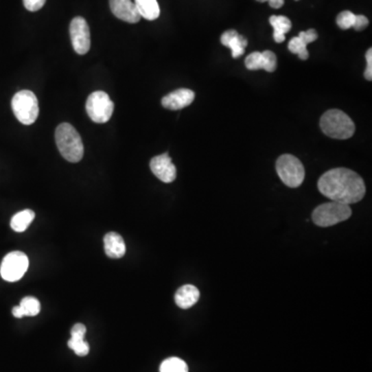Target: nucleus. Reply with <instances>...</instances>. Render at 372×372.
Here are the masks:
<instances>
[{"label": "nucleus", "mask_w": 372, "mask_h": 372, "mask_svg": "<svg viewBox=\"0 0 372 372\" xmlns=\"http://www.w3.org/2000/svg\"><path fill=\"white\" fill-rule=\"evenodd\" d=\"M321 194L338 203H358L366 193L365 183L356 172L345 167H337L326 172L318 182Z\"/></svg>", "instance_id": "f257e3e1"}, {"label": "nucleus", "mask_w": 372, "mask_h": 372, "mask_svg": "<svg viewBox=\"0 0 372 372\" xmlns=\"http://www.w3.org/2000/svg\"><path fill=\"white\" fill-rule=\"evenodd\" d=\"M55 140L59 152L69 163H79L83 159V142L71 124H59L55 132Z\"/></svg>", "instance_id": "f03ea898"}, {"label": "nucleus", "mask_w": 372, "mask_h": 372, "mask_svg": "<svg viewBox=\"0 0 372 372\" xmlns=\"http://www.w3.org/2000/svg\"><path fill=\"white\" fill-rule=\"evenodd\" d=\"M321 128L326 136L337 140H347L355 134L353 120L340 110H329L321 118Z\"/></svg>", "instance_id": "7ed1b4c3"}, {"label": "nucleus", "mask_w": 372, "mask_h": 372, "mask_svg": "<svg viewBox=\"0 0 372 372\" xmlns=\"http://www.w3.org/2000/svg\"><path fill=\"white\" fill-rule=\"evenodd\" d=\"M12 109L16 118L24 126H32L38 119V102L30 90H21L12 100Z\"/></svg>", "instance_id": "20e7f679"}, {"label": "nucleus", "mask_w": 372, "mask_h": 372, "mask_svg": "<svg viewBox=\"0 0 372 372\" xmlns=\"http://www.w3.org/2000/svg\"><path fill=\"white\" fill-rule=\"evenodd\" d=\"M351 216V209L347 204L331 202L318 206L312 212V222L322 228L335 226L339 222L349 220Z\"/></svg>", "instance_id": "39448f33"}, {"label": "nucleus", "mask_w": 372, "mask_h": 372, "mask_svg": "<svg viewBox=\"0 0 372 372\" xmlns=\"http://www.w3.org/2000/svg\"><path fill=\"white\" fill-rule=\"evenodd\" d=\"M276 172L281 181L291 189L299 187L305 178V170L301 161L291 154L281 155L277 159Z\"/></svg>", "instance_id": "423d86ee"}, {"label": "nucleus", "mask_w": 372, "mask_h": 372, "mask_svg": "<svg viewBox=\"0 0 372 372\" xmlns=\"http://www.w3.org/2000/svg\"><path fill=\"white\" fill-rule=\"evenodd\" d=\"M86 112L95 124H106L113 115L114 103L106 92L95 91L88 97Z\"/></svg>", "instance_id": "0eeeda50"}, {"label": "nucleus", "mask_w": 372, "mask_h": 372, "mask_svg": "<svg viewBox=\"0 0 372 372\" xmlns=\"http://www.w3.org/2000/svg\"><path fill=\"white\" fill-rule=\"evenodd\" d=\"M30 267V259L21 251H13L5 255L1 266L0 275L9 283H15L23 277Z\"/></svg>", "instance_id": "6e6552de"}, {"label": "nucleus", "mask_w": 372, "mask_h": 372, "mask_svg": "<svg viewBox=\"0 0 372 372\" xmlns=\"http://www.w3.org/2000/svg\"><path fill=\"white\" fill-rule=\"evenodd\" d=\"M69 34H71V45L75 52L80 55L88 53L91 40H90L89 26L84 18L75 17L71 20Z\"/></svg>", "instance_id": "1a4fd4ad"}, {"label": "nucleus", "mask_w": 372, "mask_h": 372, "mask_svg": "<svg viewBox=\"0 0 372 372\" xmlns=\"http://www.w3.org/2000/svg\"><path fill=\"white\" fill-rule=\"evenodd\" d=\"M150 169L152 173L165 183H171L177 177V170L169 153L153 157L150 161Z\"/></svg>", "instance_id": "9d476101"}, {"label": "nucleus", "mask_w": 372, "mask_h": 372, "mask_svg": "<svg viewBox=\"0 0 372 372\" xmlns=\"http://www.w3.org/2000/svg\"><path fill=\"white\" fill-rule=\"evenodd\" d=\"M245 67L251 71L265 69L266 71L273 73L277 67V58L272 51L253 52L245 59Z\"/></svg>", "instance_id": "9b49d317"}, {"label": "nucleus", "mask_w": 372, "mask_h": 372, "mask_svg": "<svg viewBox=\"0 0 372 372\" xmlns=\"http://www.w3.org/2000/svg\"><path fill=\"white\" fill-rule=\"evenodd\" d=\"M195 92L193 90L181 88L163 97L161 100V105L165 109L177 111L191 105L195 101Z\"/></svg>", "instance_id": "f8f14e48"}, {"label": "nucleus", "mask_w": 372, "mask_h": 372, "mask_svg": "<svg viewBox=\"0 0 372 372\" xmlns=\"http://www.w3.org/2000/svg\"><path fill=\"white\" fill-rule=\"evenodd\" d=\"M110 8L116 18L128 22V23H138L141 16L132 0H110Z\"/></svg>", "instance_id": "ddd939ff"}, {"label": "nucleus", "mask_w": 372, "mask_h": 372, "mask_svg": "<svg viewBox=\"0 0 372 372\" xmlns=\"http://www.w3.org/2000/svg\"><path fill=\"white\" fill-rule=\"evenodd\" d=\"M220 42L224 46L231 49L233 58L235 59L239 58L244 54L245 48L248 44L244 36H240L236 30H233L224 32L220 38Z\"/></svg>", "instance_id": "4468645a"}, {"label": "nucleus", "mask_w": 372, "mask_h": 372, "mask_svg": "<svg viewBox=\"0 0 372 372\" xmlns=\"http://www.w3.org/2000/svg\"><path fill=\"white\" fill-rule=\"evenodd\" d=\"M71 339H69L67 345L69 349L75 351V355L80 357H85L89 353V345L84 340L86 335V327L83 324H75L71 328Z\"/></svg>", "instance_id": "2eb2a0df"}, {"label": "nucleus", "mask_w": 372, "mask_h": 372, "mask_svg": "<svg viewBox=\"0 0 372 372\" xmlns=\"http://www.w3.org/2000/svg\"><path fill=\"white\" fill-rule=\"evenodd\" d=\"M105 253L111 259H120L126 255V246L124 238L115 232H110L104 238Z\"/></svg>", "instance_id": "dca6fc26"}, {"label": "nucleus", "mask_w": 372, "mask_h": 372, "mask_svg": "<svg viewBox=\"0 0 372 372\" xmlns=\"http://www.w3.org/2000/svg\"><path fill=\"white\" fill-rule=\"evenodd\" d=\"M200 299V292L195 286L185 285L178 289L175 294V302L182 310L193 307Z\"/></svg>", "instance_id": "f3484780"}, {"label": "nucleus", "mask_w": 372, "mask_h": 372, "mask_svg": "<svg viewBox=\"0 0 372 372\" xmlns=\"http://www.w3.org/2000/svg\"><path fill=\"white\" fill-rule=\"evenodd\" d=\"M40 312V301L34 297H25L22 299L19 306L14 307L13 316L17 318H22L23 316H36Z\"/></svg>", "instance_id": "a211bd4d"}, {"label": "nucleus", "mask_w": 372, "mask_h": 372, "mask_svg": "<svg viewBox=\"0 0 372 372\" xmlns=\"http://www.w3.org/2000/svg\"><path fill=\"white\" fill-rule=\"evenodd\" d=\"M269 22L274 30V40L276 43H283L286 40V34L291 30V20L285 16H271Z\"/></svg>", "instance_id": "6ab92c4d"}, {"label": "nucleus", "mask_w": 372, "mask_h": 372, "mask_svg": "<svg viewBox=\"0 0 372 372\" xmlns=\"http://www.w3.org/2000/svg\"><path fill=\"white\" fill-rule=\"evenodd\" d=\"M135 5L141 18L149 21L156 20L161 15V9L157 0H135Z\"/></svg>", "instance_id": "aec40b11"}, {"label": "nucleus", "mask_w": 372, "mask_h": 372, "mask_svg": "<svg viewBox=\"0 0 372 372\" xmlns=\"http://www.w3.org/2000/svg\"><path fill=\"white\" fill-rule=\"evenodd\" d=\"M36 218V213L32 210L26 209L23 211L18 212L13 216L11 220V228L15 232L22 233L27 230Z\"/></svg>", "instance_id": "412c9836"}, {"label": "nucleus", "mask_w": 372, "mask_h": 372, "mask_svg": "<svg viewBox=\"0 0 372 372\" xmlns=\"http://www.w3.org/2000/svg\"><path fill=\"white\" fill-rule=\"evenodd\" d=\"M161 372H189V367L183 360L179 358H169L161 363Z\"/></svg>", "instance_id": "4be33fe9"}, {"label": "nucleus", "mask_w": 372, "mask_h": 372, "mask_svg": "<svg viewBox=\"0 0 372 372\" xmlns=\"http://www.w3.org/2000/svg\"><path fill=\"white\" fill-rule=\"evenodd\" d=\"M289 50L294 54H297L301 60H306L310 57L307 50V45L302 42L299 36L292 38L289 43Z\"/></svg>", "instance_id": "5701e85b"}, {"label": "nucleus", "mask_w": 372, "mask_h": 372, "mask_svg": "<svg viewBox=\"0 0 372 372\" xmlns=\"http://www.w3.org/2000/svg\"><path fill=\"white\" fill-rule=\"evenodd\" d=\"M356 21L355 14L351 13L349 11L341 12L338 16H337L336 23L339 28L341 30H347L353 27Z\"/></svg>", "instance_id": "b1692460"}, {"label": "nucleus", "mask_w": 372, "mask_h": 372, "mask_svg": "<svg viewBox=\"0 0 372 372\" xmlns=\"http://www.w3.org/2000/svg\"><path fill=\"white\" fill-rule=\"evenodd\" d=\"M23 3L24 7L28 11L36 12L40 11L44 7L46 0H23Z\"/></svg>", "instance_id": "393cba45"}, {"label": "nucleus", "mask_w": 372, "mask_h": 372, "mask_svg": "<svg viewBox=\"0 0 372 372\" xmlns=\"http://www.w3.org/2000/svg\"><path fill=\"white\" fill-rule=\"evenodd\" d=\"M300 38H301L302 42L304 43V44L308 45L310 44V43H314V40H316V38H318V32H316L314 30H306V32H301L299 34Z\"/></svg>", "instance_id": "a878e982"}, {"label": "nucleus", "mask_w": 372, "mask_h": 372, "mask_svg": "<svg viewBox=\"0 0 372 372\" xmlns=\"http://www.w3.org/2000/svg\"><path fill=\"white\" fill-rule=\"evenodd\" d=\"M369 21H368L367 18L363 15H356V21L353 24V28L357 32H362V30H365L367 27Z\"/></svg>", "instance_id": "bb28decb"}, {"label": "nucleus", "mask_w": 372, "mask_h": 372, "mask_svg": "<svg viewBox=\"0 0 372 372\" xmlns=\"http://www.w3.org/2000/svg\"><path fill=\"white\" fill-rule=\"evenodd\" d=\"M366 60H367V65H366V69H365V73H364V75H365V79L368 80V81H371L372 80V50L371 49H369V50L366 52Z\"/></svg>", "instance_id": "cd10ccee"}, {"label": "nucleus", "mask_w": 372, "mask_h": 372, "mask_svg": "<svg viewBox=\"0 0 372 372\" xmlns=\"http://www.w3.org/2000/svg\"><path fill=\"white\" fill-rule=\"evenodd\" d=\"M269 5L273 9H281L285 5V0H269Z\"/></svg>", "instance_id": "c85d7f7f"}, {"label": "nucleus", "mask_w": 372, "mask_h": 372, "mask_svg": "<svg viewBox=\"0 0 372 372\" xmlns=\"http://www.w3.org/2000/svg\"><path fill=\"white\" fill-rule=\"evenodd\" d=\"M257 1H259V3H268L269 0H257Z\"/></svg>", "instance_id": "c756f323"}, {"label": "nucleus", "mask_w": 372, "mask_h": 372, "mask_svg": "<svg viewBox=\"0 0 372 372\" xmlns=\"http://www.w3.org/2000/svg\"><path fill=\"white\" fill-rule=\"evenodd\" d=\"M296 1H299V0H296Z\"/></svg>", "instance_id": "7c9ffc66"}]
</instances>
